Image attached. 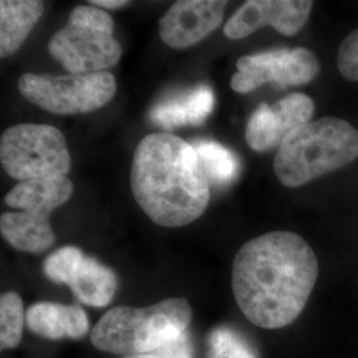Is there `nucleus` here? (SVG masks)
Masks as SVG:
<instances>
[{
	"label": "nucleus",
	"mask_w": 358,
	"mask_h": 358,
	"mask_svg": "<svg viewBox=\"0 0 358 358\" xmlns=\"http://www.w3.org/2000/svg\"><path fill=\"white\" fill-rule=\"evenodd\" d=\"M26 325L24 304L20 294L4 292L0 296V349H15L20 344Z\"/></svg>",
	"instance_id": "18"
},
{
	"label": "nucleus",
	"mask_w": 358,
	"mask_h": 358,
	"mask_svg": "<svg viewBox=\"0 0 358 358\" xmlns=\"http://www.w3.org/2000/svg\"><path fill=\"white\" fill-rule=\"evenodd\" d=\"M214 105V92L202 84L185 94L157 103L150 112V118L155 125L165 129L201 125L211 115Z\"/></svg>",
	"instance_id": "14"
},
{
	"label": "nucleus",
	"mask_w": 358,
	"mask_h": 358,
	"mask_svg": "<svg viewBox=\"0 0 358 358\" xmlns=\"http://www.w3.org/2000/svg\"><path fill=\"white\" fill-rule=\"evenodd\" d=\"M340 73L349 81H358V29L350 32L337 52Z\"/></svg>",
	"instance_id": "21"
},
{
	"label": "nucleus",
	"mask_w": 358,
	"mask_h": 358,
	"mask_svg": "<svg viewBox=\"0 0 358 358\" xmlns=\"http://www.w3.org/2000/svg\"><path fill=\"white\" fill-rule=\"evenodd\" d=\"M17 87L27 101L53 115L90 113L112 101L117 83L112 73L48 76L24 73Z\"/></svg>",
	"instance_id": "8"
},
{
	"label": "nucleus",
	"mask_w": 358,
	"mask_h": 358,
	"mask_svg": "<svg viewBox=\"0 0 358 358\" xmlns=\"http://www.w3.org/2000/svg\"><path fill=\"white\" fill-rule=\"evenodd\" d=\"M129 1L127 0H92L90 6L93 7H99V8H109V10H115V8H121L128 6Z\"/></svg>",
	"instance_id": "23"
},
{
	"label": "nucleus",
	"mask_w": 358,
	"mask_h": 358,
	"mask_svg": "<svg viewBox=\"0 0 358 358\" xmlns=\"http://www.w3.org/2000/svg\"><path fill=\"white\" fill-rule=\"evenodd\" d=\"M0 161L6 173L19 182L62 177L72 167L64 134L44 124H17L0 138Z\"/></svg>",
	"instance_id": "7"
},
{
	"label": "nucleus",
	"mask_w": 358,
	"mask_h": 358,
	"mask_svg": "<svg viewBox=\"0 0 358 358\" xmlns=\"http://www.w3.org/2000/svg\"><path fill=\"white\" fill-rule=\"evenodd\" d=\"M84 259L85 255L80 248L65 245L47 257L44 273L52 282L68 285Z\"/></svg>",
	"instance_id": "20"
},
{
	"label": "nucleus",
	"mask_w": 358,
	"mask_h": 358,
	"mask_svg": "<svg viewBox=\"0 0 358 358\" xmlns=\"http://www.w3.org/2000/svg\"><path fill=\"white\" fill-rule=\"evenodd\" d=\"M44 7V1L40 0L0 1V56L3 59L23 45L29 32L38 24Z\"/></svg>",
	"instance_id": "15"
},
{
	"label": "nucleus",
	"mask_w": 358,
	"mask_h": 358,
	"mask_svg": "<svg viewBox=\"0 0 358 358\" xmlns=\"http://www.w3.org/2000/svg\"><path fill=\"white\" fill-rule=\"evenodd\" d=\"M312 7L313 1L309 0H250L231 16L223 32L238 40L269 26L282 35L294 36L306 26Z\"/></svg>",
	"instance_id": "11"
},
{
	"label": "nucleus",
	"mask_w": 358,
	"mask_h": 358,
	"mask_svg": "<svg viewBox=\"0 0 358 358\" xmlns=\"http://www.w3.org/2000/svg\"><path fill=\"white\" fill-rule=\"evenodd\" d=\"M118 358H159L158 356H155L153 353H149V355H138V356H122V357Z\"/></svg>",
	"instance_id": "24"
},
{
	"label": "nucleus",
	"mask_w": 358,
	"mask_h": 358,
	"mask_svg": "<svg viewBox=\"0 0 358 358\" xmlns=\"http://www.w3.org/2000/svg\"><path fill=\"white\" fill-rule=\"evenodd\" d=\"M112 16L99 7L80 6L48 43V51L72 75L106 72L122 53L113 36Z\"/></svg>",
	"instance_id": "6"
},
{
	"label": "nucleus",
	"mask_w": 358,
	"mask_h": 358,
	"mask_svg": "<svg viewBox=\"0 0 358 358\" xmlns=\"http://www.w3.org/2000/svg\"><path fill=\"white\" fill-rule=\"evenodd\" d=\"M159 358H192V344L190 334L182 333L153 352Z\"/></svg>",
	"instance_id": "22"
},
{
	"label": "nucleus",
	"mask_w": 358,
	"mask_h": 358,
	"mask_svg": "<svg viewBox=\"0 0 358 358\" xmlns=\"http://www.w3.org/2000/svg\"><path fill=\"white\" fill-rule=\"evenodd\" d=\"M357 158V129L345 120L322 117L294 130L282 142L273 171L282 186L299 187Z\"/></svg>",
	"instance_id": "4"
},
{
	"label": "nucleus",
	"mask_w": 358,
	"mask_h": 358,
	"mask_svg": "<svg viewBox=\"0 0 358 358\" xmlns=\"http://www.w3.org/2000/svg\"><path fill=\"white\" fill-rule=\"evenodd\" d=\"M73 194V183L66 176L20 182L8 192L4 202L19 213L0 217L3 238L22 252L40 254L51 248L56 236L50 224V214Z\"/></svg>",
	"instance_id": "5"
},
{
	"label": "nucleus",
	"mask_w": 358,
	"mask_h": 358,
	"mask_svg": "<svg viewBox=\"0 0 358 358\" xmlns=\"http://www.w3.org/2000/svg\"><path fill=\"white\" fill-rule=\"evenodd\" d=\"M319 276L312 247L291 231H272L248 241L232 263L231 285L245 319L280 329L304 310Z\"/></svg>",
	"instance_id": "1"
},
{
	"label": "nucleus",
	"mask_w": 358,
	"mask_h": 358,
	"mask_svg": "<svg viewBox=\"0 0 358 358\" xmlns=\"http://www.w3.org/2000/svg\"><path fill=\"white\" fill-rule=\"evenodd\" d=\"M68 287L83 304L103 308L112 303L118 279L113 269L85 256Z\"/></svg>",
	"instance_id": "16"
},
{
	"label": "nucleus",
	"mask_w": 358,
	"mask_h": 358,
	"mask_svg": "<svg viewBox=\"0 0 358 358\" xmlns=\"http://www.w3.org/2000/svg\"><path fill=\"white\" fill-rule=\"evenodd\" d=\"M313 112L312 99L299 92L272 105L262 103L247 122L245 141L255 152L278 149L294 130L310 122Z\"/></svg>",
	"instance_id": "10"
},
{
	"label": "nucleus",
	"mask_w": 358,
	"mask_h": 358,
	"mask_svg": "<svg viewBox=\"0 0 358 358\" xmlns=\"http://www.w3.org/2000/svg\"><path fill=\"white\" fill-rule=\"evenodd\" d=\"M236 69L231 88L238 93H248L264 84L282 88L308 84L319 75L320 63L307 48L275 50L241 57Z\"/></svg>",
	"instance_id": "9"
},
{
	"label": "nucleus",
	"mask_w": 358,
	"mask_h": 358,
	"mask_svg": "<svg viewBox=\"0 0 358 358\" xmlns=\"http://www.w3.org/2000/svg\"><path fill=\"white\" fill-rule=\"evenodd\" d=\"M130 186L142 211L167 229L202 217L210 201V180L194 146L170 133L149 134L138 143Z\"/></svg>",
	"instance_id": "2"
},
{
	"label": "nucleus",
	"mask_w": 358,
	"mask_h": 358,
	"mask_svg": "<svg viewBox=\"0 0 358 358\" xmlns=\"http://www.w3.org/2000/svg\"><path fill=\"white\" fill-rule=\"evenodd\" d=\"M227 1L179 0L159 20L161 40L174 50H185L207 38L222 24Z\"/></svg>",
	"instance_id": "12"
},
{
	"label": "nucleus",
	"mask_w": 358,
	"mask_h": 358,
	"mask_svg": "<svg viewBox=\"0 0 358 358\" xmlns=\"http://www.w3.org/2000/svg\"><path fill=\"white\" fill-rule=\"evenodd\" d=\"M26 324L31 332L48 340H80L90 332V319L83 308L50 301L28 308Z\"/></svg>",
	"instance_id": "13"
},
{
	"label": "nucleus",
	"mask_w": 358,
	"mask_h": 358,
	"mask_svg": "<svg viewBox=\"0 0 358 358\" xmlns=\"http://www.w3.org/2000/svg\"><path fill=\"white\" fill-rule=\"evenodd\" d=\"M208 358H257V353L244 334L219 327L208 334Z\"/></svg>",
	"instance_id": "19"
},
{
	"label": "nucleus",
	"mask_w": 358,
	"mask_h": 358,
	"mask_svg": "<svg viewBox=\"0 0 358 358\" xmlns=\"http://www.w3.org/2000/svg\"><path fill=\"white\" fill-rule=\"evenodd\" d=\"M194 149L205 169L206 176L210 182L217 186L230 185L239 176L241 164L235 154L226 146L214 141H196Z\"/></svg>",
	"instance_id": "17"
},
{
	"label": "nucleus",
	"mask_w": 358,
	"mask_h": 358,
	"mask_svg": "<svg viewBox=\"0 0 358 358\" xmlns=\"http://www.w3.org/2000/svg\"><path fill=\"white\" fill-rule=\"evenodd\" d=\"M192 309L186 299H166L143 308L115 307L90 331V343L117 356L153 353L192 324Z\"/></svg>",
	"instance_id": "3"
}]
</instances>
